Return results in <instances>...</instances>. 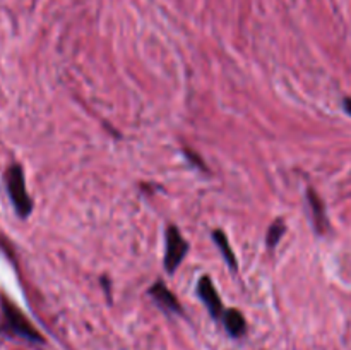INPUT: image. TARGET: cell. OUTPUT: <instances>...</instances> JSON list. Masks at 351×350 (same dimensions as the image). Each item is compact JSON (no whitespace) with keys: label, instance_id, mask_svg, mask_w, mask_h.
Segmentation results:
<instances>
[{"label":"cell","instance_id":"5","mask_svg":"<svg viewBox=\"0 0 351 350\" xmlns=\"http://www.w3.org/2000/svg\"><path fill=\"white\" fill-rule=\"evenodd\" d=\"M151 295L154 297V301L161 305V307L168 309V311H180V304H178L177 297L165 287L163 283H156L151 288Z\"/></svg>","mask_w":351,"mask_h":350},{"label":"cell","instance_id":"2","mask_svg":"<svg viewBox=\"0 0 351 350\" xmlns=\"http://www.w3.org/2000/svg\"><path fill=\"white\" fill-rule=\"evenodd\" d=\"M189 246L178 229L170 226L167 230V250H165V268L168 273H173L187 254Z\"/></svg>","mask_w":351,"mask_h":350},{"label":"cell","instance_id":"10","mask_svg":"<svg viewBox=\"0 0 351 350\" xmlns=\"http://www.w3.org/2000/svg\"><path fill=\"white\" fill-rule=\"evenodd\" d=\"M343 106H345L346 113H348V115H351V98L343 100Z\"/></svg>","mask_w":351,"mask_h":350},{"label":"cell","instance_id":"4","mask_svg":"<svg viewBox=\"0 0 351 350\" xmlns=\"http://www.w3.org/2000/svg\"><path fill=\"white\" fill-rule=\"evenodd\" d=\"M197 294H199V297H201V301L206 304V307L209 309V312L213 314V318H219V316L223 314L221 299H219L215 285H213V281L209 280L208 277H202L201 280H199Z\"/></svg>","mask_w":351,"mask_h":350},{"label":"cell","instance_id":"9","mask_svg":"<svg viewBox=\"0 0 351 350\" xmlns=\"http://www.w3.org/2000/svg\"><path fill=\"white\" fill-rule=\"evenodd\" d=\"M285 233V223L281 220H276L273 225L269 226V232H267V246L274 247Z\"/></svg>","mask_w":351,"mask_h":350},{"label":"cell","instance_id":"3","mask_svg":"<svg viewBox=\"0 0 351 350\" xmlns=\"http://www.w3.org/2000/svg\"><path fill=\"white\" fill-rule=\"evenodd\" d=\"M3 316H5L7 326L12 329L16 335L23 336V338L31 340V342H41V336L36 329L31 326V323L14 307L9 302H3Z\"/></svg>","mask_w":351,"mask_h":350},{"label":"cell","instance_id":"8","mask_svg":"<svg viewBox=\"0 0 351 350\" xmlns=\"http://www.w3.org/2000/svg\"><path fill=\"white\" fill-rule=\"evenodd\" d=\"M213 239H215V242L218 244L219 250H221V254H223V257L226 259V263H228L232 268H237L235 254H233V250H232V247H230L228 239H226L225 233H223L221 230H216V232L213 233Z\"/></svg>","mask_w":351,"mask_h":350},{"label":"cell","instance_id":"6","mask_svg":"<svg viewBox=\"0 0 351 350\" xmlns=\"http://www.w3.org/2000/svg\"><path fill=\"white\" fill-rule=\"evenodd\" d=\"M308 202H311L312 213H314V222L315 226H317V232H326V229H328V220H326L324 205H322L321 198L312 189H308Z\"/></svg>","mask_w":351,"mask_h":350},{"label":"cell","instance_id":"1","mask_svg":"<svg viewBox=\"0 0 351 350\" xmlns=\"http://www.w3.org/2000/svg\"><path fill=\"white\" fill-rule=\"evenodd\" d=\"M5 184L7 191H9L10 201H12L14 208L21 216H27L33 208L29 194L26 191V182H24L23 168L19 165H12L5 174Z\"/></svg>","mask_w":351,"mask_h":350},{"label":"cell","instance_id":"7","mask_svg":"<svg viewBox=\"0 0 351 350\" xmlns=\"http://www.w3.org/2000/svg\"><path fill=\"white\" fill-rule=\"evenodd\" d=\"M223 321H225L226 329L232 336H242L245 333V318L237 309L226 311L223 314Z\"/></svg>","mask_w":351,"mask_h":350}]
</instances>
